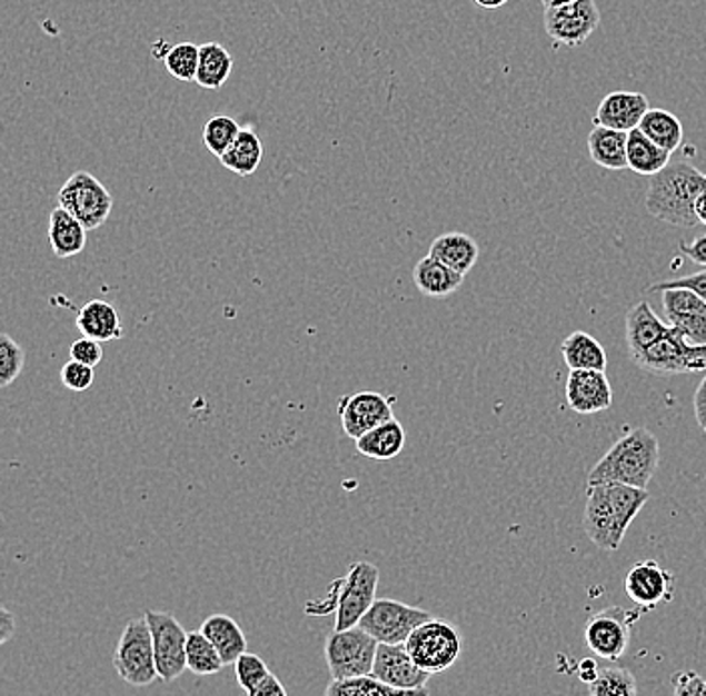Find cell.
I'll return each mask as SVG.
<instances>
[{"label": "cell", "instance_id": "obj_1", "mask_svg": "<svg viewBox=\"0 0 706 696\" xmlns=\"http://www.w3.org/2000/svg\"><path fill=\"white\" fill-rule=\"evenodd\" d=\"M650 494L618 481L588 484L584 506V533L604 553H616L625 540L626 530L643 513Z\"/></svg>", "mask_w": 706, "mask_h": 696}, {"label": "cell", "instance_id": "obj_2", "mask_svg": "<svg viewBox=\"0 0 706 696\" xmlns=\"http://www.w3.org/2000/svg\"><path fill=\"white\" fill-rule=\"evenodd\" d=\"M706 191V175L693 165L668 163L650 177L646 191V211L670 226L695 227L696 199Z\"/></svg>", "mask_w": 706, "mask_h": 696}, {"label": "cell", "instance_id": "obj_3", "mask_svg": "<svg viewBox=\"0 0 706 696\" xmlns=\"http://www.w3.org/2000/svg\"><path fill=\"white\" fill-rule=\"evenodd\" d=\"M660 464L658 438L646 428H635L616 441L588 474V484L618 481L648 488Z\"/></svg>", "mask_w": 706, "mask_h": 696}, {"label": "cell", "instance_id": "obj_4", "mask_svg": "<svg viewBox=\"0 0 706 696\" xmlns=\"http://www.w3.org/2000/svg\"><path fill=\"white\" fill-rule=\"evenodd\" d=\"M113 666L127 685L149 686L159 678L153 635L147 616L133 618L125 625L115 650Z\"/></svg>", "mask_w": 706, "mask_h": 696}, {"label": "cell", "instance_id": "obj_5", "mask_svg": "<svg viewBox=\"0 0 706 696\" xmlns=\"http://www.w3.org/2000/svg\"><path fill=\"white\" fill-rule=\"evenodd\" d=\"M638 368L658 376H685L706 371V346H696L680 329H666L650 348L633 358Z\"/></svg>", "mask_w": 706, "mask_h": 696}, {"label": "cell", "instance_id": "obj_6", "mask_svg": "<svg viewBox=\"0 0 706 696\" xmlns=\"http://www.w3.org/2000/svg\"><path fill=\"white\" fill-rule=\"evenodd\" d=\"M414 663L430 675H438L456 665L461 655V636L456 626L434 618L421 623L404 643Z\"/></svg>", "mask_w": 706, "mask_h": 696}, {"label": "cell", "instance_id": "obj_7", "mask_svg": "<svg viewBox=\"0 0 706 696\" xmlns=\"http://www.w3.org/2000/svg\"><path fill=\"white\" fill-rule=\"evenodd\" d=\"M378 646V640L359 625L344 630L334 628L326 640V660L331 680L369 675L374 670Z\"/></svg>", "mask_w": 706, "mask_h": 696}, {"label": "cell", "instance_id": "obj_8", "mask_svg": "<svg viewBox=\"0 0 706 696\" xmlns=\"http://www.w3.org/2000/svg\"><path fill=\"white\" fill-rule=\"evenodd\" d=\"M59 206L77 217L89 231H95L103 227L111 216L113 195L95 175L77 171L62 185Z\"/></svg>", "mask_w": 706, "mask_h": 696}, {"label": "cell", "instance_id": "obj_9", "mask_svg": "<svg viewBox=\"0 0 706 696\" xmlns=\"http://www.w3.org/2000/svg\"><path fill=\"white\" fill-rule=\"evenodd\" d=\"M379 568L371 563H354L349 566L348 576L334 580L338 593L336 605V630L358 626L359 620L368 613L369 606L376 603L378 593Z\"/></svg>", "mask_w": 706, "mask_h": 696}, {"label": "cell", "instance_id": "obj_10", "mask_svg": "<svg viewBox=\"0 0 706 696\" xmlns=\"http://www.w3.org/2000/svg\"><path fill=\"white\" fill-rule=\"evenodd\" d=\"M431 613L416 606L404 605L391 598H376L368 613L359 620V626L374 636L378 643L386 645H404L411 633L426 620Z\"/></svg>", "mask_w": 706, "mask_h": 696}, {"label": "cell", "instance_id": "obj_11", "mask_svg": "<svg viewBox=\"0 0 706 696\" xmlns=\"http://www.w3.org/2000/svg\"><path fill=\"white\" fill-rule=\"evenodd\" d=\"M151 635H153L155 663L159 678L163 683H173L187 670V630L167 610H147L145 613Z\"/></svg>", "mask_w": 706, "mask_h": 696}, {"label": "cell", "instance_id": "obj_12", "mask_svg": "<svg viewBox=\"0 0 706 696\" xmlns=\"http://www.w3.org/2000/svg\"><path fill=\"white\" fill-rule=\"evenodd\" d=\"M600 24V11L594 0H574L544 11V31L554 42L580 47Z\"/></svg>", "mask_w": 706, "mask_h": 696}, {"label": "cell", "instance_id": "obj_13", "mask_svg": "<svg viewBox=\"0 0 706 696\" xmlns=\"http://www.w3.org/2000/svg\"><path fill=\"white\" fill-rule=\"evenodd\" d=\"M630 613L620 606H610L590 616L584 628V640L594 655L604 660H618L630 643Z\"/></svg>", "mask_w": 706, "mask_h": 696}, {"label": "cell", "instance_id": "obj_14", "mask_svg": "<svg viewBox=\"0 0 706 696\" xmlns=\"http://www.w3.org/2000/svg\"><path fill=\"white\" fill-rule=\"evenodd\" d=\"M371 675L406 695H428L426 685L431 675L414 663L406 645L379 643Z\"/></svg>", "mask_w": 706, "mask_h": 696}, {"label": "cell", "instance_id": "obj_15", "mask_svg": "<svg viewBox=\"0 0 706 696\" xmlns=\"http://www.w3.org/2000/svg\"><path fill=\"white\" fill-rule=\"evenodd\" d=\"M391 401L379 391H354L341 396L338 401V416L341 428L349 440H358L366 431L394 418Z\"/></svg>", "mask_w": 706, "mask_h": 696}, {"label": "cell", "instance_id": "obj_16", "mask_svg": "<svg viewBox=\"0 0 706 696\" xmlns=\"http://www.w3.org/2000/svg\"><path fill=\"white\" fill-rule=\"evenodd\" d=\"M625 590L636 606L650 610L673 600L675 574L668 573L656 560H640L626 574Z\"/></svg>", "mask_w": 706, "mask_h": 696}, {"label": "cell", "instance_id": "obj_17", "mask_svg": "<svg viewBox=\"0 0 706 696\" xmlns=\"http://www.w3.org/2000/svg\"><path fill=\"white\" fill-rule=\"evenodd\" d=\"M666 319L680 329L696 346H706V301L686 287H670L660 291Z\"/></svg>", "mask_w": 706, "mask_h": 696}, {"label": "cell", "instance_id": "obj_18", "mask_svg": "<svg viewBox=\"0 0 706 696\" xmlns=\"http://www.w3.org/2000/svg\"><path fill=\"white\" fill-rule=\"evenodd\" d=\"M615 391L606 371L600 369H570L566 379V401L570 410L583 416L610 410Z\"/></svg>", "mask_w": 706, "mask_h": 696}, {"label": "cell", "instance_id": "obj_19", "mask_svg": "<svg viewBox=\"0 0 706 696\" xmlns=\"http://www.w3.org/2000/svg\"><path fill=\"white\" fill-rule=\"evenodd\" d=\"M648 109L650 107H648L645 92H610L598 105L596 115H594V125H603V127L630 133L633 129H638V125L643 121Z\"/></svg>", "mask_w": 706, "mask_h": 696}, {"label": "cell", "instance_id": "obj_20", "mask_svg": "<svg viewBox=\"0 0 706 696\" xmlns=\"http://www.w3.org/2000/svg\"><path fill=\"white\" fill-rule=\"evenodd\" d=\"M670 324H665L656 316L655 309L648 301H638L626 314V344L630 358L640 356L650 348L656 339L663 338Z\"/></svg>", "mask_w": 706, "mask_h": 696}, {"label": "cell", "instance_id": "obj_21", "mask_svg": "<svg viewBox=\"0 0 706 696\" xmlns=\"http://www.w3.org/2000/svg\"><path fill=\"white\" fill-rule=\"evenodd\" d=\"M588 153L594 163L608 171L628 169V133L594 125L588 135Z\"/></svg>", "mask_w": 706, "mask_h": 696}, {"label": "cell", "instance_id": "obj_22", "mask_svg": "<svg viewBox=\"0 0 706 696\" xmlns=\"http://www.w3.org/2000/svg\"><path fill=\"white\" fill-rule=\"evenodd\" d=\"M87 227L64 207L52 209L49 216V246L59 259L79 256L87 246Z\"/></svg>", "mask_w": 706, "mask_h": 696}, {"label": "cell", "instance_id": "obj_23", "mask_svg": "<svg viewBox=\"0 0 706 696\" xmlns=\"http://www.w3.org/2000/svg\"><path fill=\"white\" fill-rule=\"evenodd\" d=\"M77 328L82 336L97 339L101 344L123 338L121 318H119L117 309L103 299H92L87 306L79 309Z\"/></svg>", "mask_w": 706, "mask_h": 696}, {"label": "cell", "instance_id": "obj_24", "mask_svg": "<svg viewBox=\"0 0 706 696\" xmlns=\"http://www.w3.org/2000/svg\"><path fill=\"white\" fill-rule=\"evenodd\" d=\"M464 277L451 267L441 264L436 257H424L414 267V284L420 289V294L434 299H444L460 289Z\"/></svg>", "mask_w": 706, "mask_h": 696}, {"label": "cell", "instance_id": "obj_25", "mask_svg": "<svg viewBox=\"0 0 706 696\" xmlns=\"http://www.w3.org/2000/svg\"><path fill=\"white\" fill-rule=\"evenodd\" d=\"M430 256L440 259L441 264L461 276H468L480 257V246L474 237L451 231L431 241Z\"/></svg>", "mask_w": 706, "mask_h": 696}, {"label": "cell", "instance_id": "obj_26", "mask_svg": "<svg viewBox=\"0 0 706 696\" xmlns=\"http://www.w3.org/2000/svg\"><path fill=\"white\" fill-rule=\"evenodd\" d=\"M404 446H406V430L396 418L379 424L356 440L359 454L369 460H394L401 454Z\"/></svg>", "mask_w": 706, "mask_h": 696}, {"label": "cell", "instance_id": "obj_27", "mask_svg": "<svg viewBox=\"0 0 706 696\" xmlns=\"http://www.w3.org/2000/svg\"><path fill=\"white\" fill-rule=\"evenodd\" d=\"M201 630L216 645L226 666L236 665L237 658L247 653L246 635H243L241 626L237 625L231 616H207L203 625H201Z\"/></svg>", "mask_w": 706, "mask_h": 696}, {"label": "cell", "instance_id": "obj_28", "mask_svg": "<svg viewBox=\"0 0 706 696\" xmlns=\"http://www.w3.org/2000/svg\"><path fill=\"white\" fill-rule=\"evenodd\" d=\"M219 159L227 171L239 177H249L256 173L263 161V143L251 127H243L241 133L237 135L236 143L231 145Z\"/></svg>", "mask_w": 706, "mask_h": 696}, {"label": "cell", "instance_id": "obj_29", "mask_svg": "<svg viewBox=\"0 0 706 696\" xmlns=\"http://www.w3.org/2000/svg\"><path fill=\"white\" fill-rule=\"evenodd\" d=\"M233 71V59L223 44L219 42H206L199 47V69L195 82L207 89L217 91L221 89Z\"/></svg>", "mask_w": 706, "mask_h": 696}, {"label": "cell", "instance_id": "obj_30", "mask_svg": "<svg viewBox=\"0 0 706 696\" xmlns=\"http://www.w3.org/2000/svg\"><path fill=\"white\" fill-rule=\"evenodd\" d=\"M670 155L653 139H648L640 129L628 133V169L645 177L660 173L670 163Z\"/></svg>", "mask_w": 706, "mask_h": 696}, {"label": "cell", "instance_id": "obj_31", "mask_svg": "<svg viewBox=\"0 0 706 696\" xmlns=\"http://www.w3.org/2000/svg\"><path fill=\"white\" fill-rule=\"evenodd\" d=\"M564 364L570 369H600L606 371L608 358L603 344L586 331H574L563 341Z\"/></svg>", "mask_w": 706, "mask_h": 696}, {"label": "cell", "instance_id": "obj_32", "mask_svg": "<svg viewBox=\"0 0 706 696\" xmlns=\"http://www.w3.org/2000/svg\"><path fill=\"white\" fill-rule=\"evenodd\" d=\"M638 129L653 139L656 145H660L668 153L678 151L685 139V129L676 115L668 113L665 109H648Z\"/></svg>", "mask_w": 706, "mask_h": 696}, {"label": "cell", "instance_id": "obj_33", "mask_svg": "<svg viewBox=\"0 0 706 696\" xmlns=\"http://www.w3.org/2000/svg\"><path fill=\"white\" fill-rule=\"evenodd\" d=\"M226 666L216 645L203 635V630H193L187 635V670L193 675H217Z\"/></svg>", "mask_w": 706, "mask_h": 696}, {"label": "cell", "instance_id": "obj_34", "mask_svg": "<svg viewBox=\"0 0 706 696\" xmlns=\"http://www.w3.org/2000/svg\"><path fill=\"white\" fill-rule=\"evenodd\" d=\"M588 693L593 696H636L638 685L635 675L628 668L606 666L600 668L593 685H588Z\"/></svg>", "mask_w": 706, "mask_h": 696}, {"label": "cell", "instance_id": "obj_35", "mask_svg": "<svg viewBox=\"0 0 706 696\" xmlns=\"http://www.w3.org/2000/svg\"><path fill=\"white\" fill-rule=\"evenodd\" d=\"M326 695L328 696H391V695H406L394 686L386 685L384 680H379L376 676L361 675L351 676V678H344V680H331V685L326 688Z\"/></svg>", "mask_w": 706, "mask_h": 696}, {"label": "cell", "instance_id": "obj_36", "mask_svg": "<svg viewBox=\"0 0 706 696\" xmlns=\"http://www.w3.org/2000/svg\"><path fill=\"white\" fill-rule=\"evenodd\" d=\"M241 125L233 117L216 115L203 127V143L206 149L216 157L226 153L231 145L236 143L237 135L241 133Z\"/></svg>", "mask_w": 706, "mask_h": 696}, {"label": "cell", "instance_id": "obj_37", "mask_svg": "<svg viewBox=\"0 0 706 696\" xmlns=\"http://www.w3.org/2000/svg\"><path fill=\"white\" fill-rule=\"evenodd\" d=\"M165 67L177 81L191 82L199 69V47L193 42L173 44L165 57Z\"/></svg>", "mask_w": 706, "mask_h": 696}, {"label": "cell", "instance_id": "obj_38", "mask_svg": "<svg viewBox=\"0 0 706 696\" xmlns=\"http://www.w3.org/2000/svg\"><path fill=\"white\" fill-rule=\"evenodd\" d=\"M24 359H27L24 349L9 334H2L0 336V386L2 388H9L12 381H17V378L21 376Z\"/></svg>", "mask_w": 706, "mask_h": 696}, {"label": "cell", "instance_id": "obj_39", "mask_svg": "<svg viewBox=\"0 0 706 696\" xmlns=\"http://www.w3.org/2000/svg\"><path fill=\"white\" fill-rule=\"evenodd\" d=\"M233 666H236L237 683L249 696L256 693L257 686L261 685L263 678L269 675L266 660L261 656L251 655V653H243L237 658Z\"/></svg>", "mask_w": 706, "mask_h": 696}, {"label": "cell", "instance_id": "obj_40", "mask_svg": "<svg viewBox=\"0 0 706 696\" xmlns=\"http://www.w3.org/2000/svg\"><path fill=\"white\" fill-rule=\"evenodd\" d=\"M95 381V368L77 359L67 361L61 369V384L71 391H87Z\"/></svg>", "mask_w": 706, "mask_h": 696}, {"label": "cell", "instance_id": "obj_41", "mask_svg": "<svg viewBox=\"0 0 706 696\" xmlns=\"http://www.w3.org/2000/svg\"><path fill=\"white\" fill-rule=\"evenodd\" d=\"M71 359H77L81 364L97 368L103 361V346L97 339L82 336L81 339H77V341L71 344Z\"/></svg>", "mask_w": 706, "mask_h": 696}, {"label": "cell", "instance_id": "obj_42", "mask_svg": "<svg viewBox=\"0 0 706 696\" xmlns=\"http://www.w3.org/2000/svg\"><path fill=\"white\" fill-rule=\"evenodd\" d=\"M673 693L676 696H706V680L693 670H680L670 678Z\"/></svg>", "mask_w": 706, "mask_h": 696}, {"label": "cell", "instance_id": "obj_43", "mask_svg": "<svg viewBox=\"0 0 706 696\" xmlns=\"http://www.w3.org/2000/svg\"><path fill=\"white\" fill-rule=\"evenodd\" d=\"M670 287H686V289H693L695 294L703 297L706 301V269L705 271H698L695 276L678 277V279H670L665 284H656V286L648 289V294H660L663 289H670Z\"/></svg>", "mask_w": 706, "mask_h": 696}, {"label": "cell", "instance_id": "obj_44", "mask_svg": "<svg viewBox=\"0 0 706 696\" xmlns=\"http://www.w3.org/2000/svg\"><path fill=\"white\" fill-rule=\"evenodd\" d=\"M680 251H683L688 259H693L695 264H698V266L706 267V236L698 237L693 243H685V241H683V243H680Z\"/></svg>", "mask_w": 706, "mask_h": 696}, {"label": "cell", "instance_id": "obj_45", "mask_svg": "<svg viewBox=\"0 0 706 696\" xmlns=\"http://www.w3.org/2000/svg\"><path fill=\"white\" fill-rule=\"evenodd\" d=\"M693 406H695L696 424H698L700 430L706 434V376L703 378V381L698 384V388H696Z\"/></svg>", "mask_w": 706, "mask_h": 696}, {"label": "cell", "instance_id": "obj_46", "mask_svg": "<svg viewBox=\"0 0 706 696\" xmlns=\"http://www.w3.org/2000/svg\"><path fill=\"white\" fill-rule=\"evenodd\" d=\"M274 695L286 696L287 690H286V686L281 685V680H279V678H277V676L274 675V673H269V675H267L266 678H263V683L257 686L256 693H253V695L251 696H274Z\"/></svg>", "mask_w": 706, "mask_h": 696}, {"label": "cell", "instance_id": "obj_47", "mask_svg": "<svg viewBox=\"0 0 706 696\" xmlns=\"http://www.w3.org/2000/svg\"><path fill=\"white\" fill-rule=\"evenodd\" d=\"M0 643H9L12 635L17 633V616L12 615L9 608H0Z\"/></svg>", "mask_w": 706, "mask_h": 696}, {"label": "cell", "instance_id": "obj_48", "mask_svg": "<svg viewBox=\"0 0 706 696\" xmlns=\"http://www.w3.org/2000/svg\"><path fill=\"white\" fill-rule=\"evenodd\" d=\"M598 673H600V668L594 658H584L578 663V676L586 685H593L594 680L598 678Z\"/></svg>", "mask_w": 706, "mask_h": 696}, {"label": "cell", "instance_id": "obj_49", "mask_svg": "<svg viewBox=\"0 0 706 696\" xmlns=\"http://www.w3.org/2000/svg\"><path fill=\"white\" fill-rule=\"evenodd\" d=\"M171 47L173 44H169V42L161 39V41H157L153 44V57L157 61H165V57H167V52L171 51Z\"/></svg>", "mask_w": 706, "mask_h": 696}, {"label": "cell", "instance_id": "obj_50", "mask_svg": "<svg viewBox=\"0 0 706 696\" xmlns=\"http://www.w3.org/2000/svg\"><path fill=\"white\" fill-rule=\"evenodd\" d=\"M695 211L698 221H700L703 226H706V191L696 199Z\"/></svg>", "mask_w": 706, "mask_h": 696}, {"label": "cell", "instance_id": "obj_51", "mask_svg": "<svg viewBox=\"0 0 706 696\" xmlns=\"http://www.w3.org/2000/svg\"><path fill=\"white\" fill-rule=\"evenodd\" d=\"M480 9H486V11H494V9H500L504 7L508 0H474Z\"/></svg>", "mask_w": 706, "mask_h": 696}, {"label": "cell", "instance_id": "obj_52", "mask_svg": "<svg viewBox=\"0 0 706 696\" xmlns=\"http://www.w3.org/2000/svg\"><path fill=\"white\" fill-rule=\"evenodd\" d=\"M568 2H574V0H543L544 7L546 9H553V7H563V4H568Z\"/></svg>", "mask_w": 706, "mask_h": 696}]
</instances>
